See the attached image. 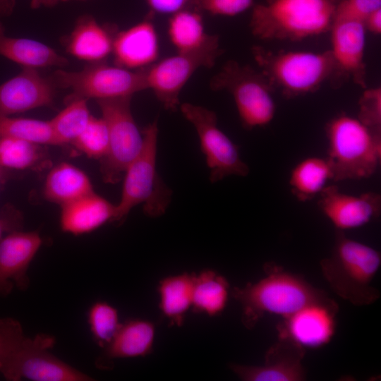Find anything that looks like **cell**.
Returning a JSON list of instances; mask_svg holds the SVG:
<instances>
[{"label": "cell", "mask_w": 381, "mask_h": 381, "mask_svg": "<svg viewBox=\"0 0 381 381\" xmlns=\"http://www.w3.org/2000/svg\"><path fill=\"white\" fill-rule=\"evenodd\" d=\"M265 270L266 277L231 291L241 306V320L248 329L253 328L265 314L286 318L310 303L329 298L299 275L271 264Z\"/></svg>", "instance_id": "6da1fadb"}, {"label": "cell", "mask_w": 381, "mask_h": 381, "mask_svg": "<svg viewBox=\"0 0 381 381\" xmlns=\"http://www.w3.org/2000/svg\"><path fill=\"white\" fill-rule=\"evenodd\" d=\"M381 265L376 249L336 230L329 257L320 261L323 277L339 297L354 306L371 305L380 297L372 282Z\"/></svg>", "instance_id": "7a4b0ae2"}, {"label": "cell", "mask_w": 381, "mask_h": 381, "mask_svg": "<svg viewBox=\"0 0 381 381\" xmlns=\"http://www.w3.org/2000/svg\"><path fill=\"white\" fill-rule=\"evenodd\" d=\"M336 0H267L255 5L250 28L263 40L299 41L329 31Z\"/></svg>", "instance_id": "3957f363"}, {"label": "cell", "mask_w": 381, "mask_h": 381, "mask_svg": "<svg viewBox=\"0 0 381 381\" xmlns=\"http://www.w3.org/2000/svg\"><path fill=\"white\" fill-rule=\"evenodd\" d=\"M328 160L333 181L370 178L381 162V132L344 113L332 119L325 128Z\"/></svg>", "instance_id": "277c9868"}, {"label": "cell", "mask_w": 381, "mask_h": 381, "mask_svg": "<svg viewBox=\"0 0 381 381\" xmlns=\"http://www.w3.org/2000/svg\"><path fill=\"white\" fill-rule=\"evenodd\" d=\"M252 53L272 89H278L288 98L313 92L334 77V62L329 49L274 52L255 46Z\"/></svg>", "instance_id": "5b68a950"}, {"label": "cell", "mask_w": 381, "mask_h": 381, "mask_svg": "<svg viewBox=\"0 0 381 381\" xmlns=\"http://www.w3.org/2000/svg\"><path fill=\"white\" fill-rule=\"evenodd\" d=\"M143 134V148L124 173L121 200L116 205V222H122L138 204L143 205L146 215L159 217L166 212L171 200L172 190L164 183L156 168L157 121L148 124Z\"/></svg>", "instance_id": "8992f818"}, {"label": "cell", "mask_w": 381, "mask_h": 381, "mask_svg": "<svg viewBox=\"0 0 381 381\" xmlns=\"http://www.w3.org/2000/svg\"><path fill=\"white\" fill-rule=\"evenodd\" d=\"M210 87L231 93L246 129L265 126L274 117V90L262 73L250 66L228 61L212 77Z\"/></svg>", "instance_id": "52a82bcc"}, {"label": "cell", "mask_w": 381, "mask_h": 381, "mask_svg": "<svg viewBox=\"0 0 381 381\" xmlns=\"http://www.w3.org/2000/svg\"><path fill=\"white\" fill-rule=\"evenodd\" d=\"M131 99L96 100L109 133L107 152L100 159L102 179L107 183L119 182L143 148V134L132 115Z\"/></svg>", "instance_id": "ba28073f"}, {"label": "cell", "mask_w": 381, "mask_h": 381, "mask_svg": "<svg viewBox=\"0 0 381 381\" xmlns=\"http://www.w3.org/2000/svg\"><path fill=\"white\" fill-rule=\"evenodd\" d=\"M53 78L56 85L71 90L68 99L99 100L132 97L135 92L147 89L143 68L132 71L104 61L90 63L76 71L59 69Z\"/></svg>", "instance_id": "9c48e42d"}, {"label": "cell", "mask_w": 381, "mask_h": 381, "mask_svg": "<svg viewBox=\"0 0 381 381\" xmlns=\"http://www.w3.org/2000/svg\"><path fill=\"white\" fill-rule=\"evenodd\" d=\"M223 53L219 37L212 39L201 48L176 54L143 68L147 89H151L164 107L174 111L179 105V95L184 85L201 67H212Z\"/></svg>", "instance_id": "30bf717a"}, {"label": "cell", "mask_w": 381, "mask_h": 381, "mask_svg": "<svg viewBox=\"0 0 381 381\" xmlns=\"http://www.w3.org/2000/svg\"><path fill=\"white\" fill-rule=\"evenodd\" d=\"M56 343L54 337L38 334L25 337L7 359L0 373L9 381H90L92 377L61 361L49 350Z\"/></svg>", "instance_id": "8fae6325"}, {"label": "cell", "mask_w": 381, "mask_h": 381, "mask_svg": "<svg viewBox=\"0 0 381 381\" xmlns=\"http://www.w3.org/2000/svg\"><path fill=\"white\" fill-rule=\"evenodd\" d=\"M180 109L198 133L212 183L228 176H246L249 174V167L241 159L238 147L218 128L213 111L190 103L181 104Z\"/></svg>", "instance_id": "7c38bea8"}, {"label": "cell", "mask_w": 381, "mask_h": 381, "mask_svg": "<svg viewBox=\"0 0 381 381\" xmlns=\"http://www.w3.org/2000/svg\"><path fill=\"white\" fill-rule=\"evenodd\" d=\"M339 308L329 297L310 303L284 318L279 336L286 337L303 348H318L332 338Z\"/></svg>", "instance_id": "4fadbf2b"}, {"label": "cell", "mask_w": 381, "mask_h": 381, "mask_svg": "<svg viewBox=\"0 0 381 381\" xmlns=\"http://www.w3.org/2000/svg\"><path fill=\"white\" fill-rule=\"evenodd\" d=\"M305 348L286 337H280L266 351L262 365L231 363L230 369L243 381H302L306 370L302 364Z\"/></svg>", "instance_id": "5bb4252c"}, {"label": "cell", "mask_w": 381, "mask_h": 381, "mask_svg": "<svg viewBox=\"0 0 381 381\" xmlns=\"http://www.w3.org/2000/svg\"><path fill=\"white\" fill-rule=\"evenodd\" d=\"M318 205L337 230L344 231L377 219L381 212V195L372 191L349 195L328 185L319 195Z\"/></svg>", "instance_id": "9a60e30c"}, {"label": "cell", "mask_w": 381, "mask_h": 381, "mask_svg": "<svg viewBox=\"0 0 381 381\" xmlns=\"http://www.w3.org/2000/svg\"><path fill=\"white\" fill-rule=\"evenodd\" d=\"M42 244L38 232L20 229L0 239V296H8L15 288H28V270Z\"/></svg>", "instance_id": "2e32d148"}, {"label": "cell", "mask_w": 381, "mask_h": 381, "mask_svg": "<svg viewBox=\"0 0 381 381\" xmlns=\"http://www.w3.org/2000/svg\"><path fill=\"white\" fill-rule=\"evenodd\" d=\"M329 31L332 45L329 50L335 68L333 78L344 77L365 87L364 23L353 20H334Z\"/></svg>", "instance_id": "e0dca14e"}, {"label": "cell", "mask_w": 381, "mask_h": 381, "mask_svg": "<svg viewBox=\"0 0 381 381\" xmlns=\"http://www.w3.org/2000/svg\"><path fill=\"white\" fill-rule=\"evenodd\" d=\"M54 83L33 68H23L18 75L0 85V116H9L52 104Z\"/></svg>", "instance_id": "ac0fdd59"}, {"label": "cell", "mask_w": 381, "mask_h": 381, "mask_svg": "<svg viewBox=\"0 0 381 381\" xmlns=\"http://www.w3.org/2000/svg\"><path fill=\"white\" fill-rule=\"evenodd\" d=\"M152 16L149 13L141 22L115 35L112 50L115 65L138 70L157 61L159 41Z\"/></svg>", "instance_id": "d6986e66"}, {"label": "cell", "mask_w": 381, "mask_h": 381, "mask_svg": "<svg viewBox=\"0 0 381 381\" xmlns=\"http://www.w3.org/2000/svg\"><path fill=\"white\" fill-rule=\"evenodd\" d=\"M116 205L92 192L61 207L60 227L64 232L81 235L114 222Z\"/></svg>", "instance_id": "ffe728a7"}, {"label": "cell", "mask_w": 381, "mask_h": 381, "mask_svg": "<svg viewBox=\"0 0 381 381\" xmlns=\"http://www.w3.org/2000/svg\"><path fill=\"white\" fill-rule=\"evenodd\" d=\"M90 15L80 17L67 39L66 51L78 59L96 63L104 61L112 53L115 35Z\"/></svg>", "instance_id": "44dd1931"}, {"label": "cell", "mask_w": 381, "mask_h": 381, "mask_svg": "<svg viewBox=\"0 0 381 381\" xmlns=\"http://www.w3.org/2000/svg\"><path fill=\"white\" fill-rule=\"evenodd\" d=\"M1 20V19H0ZM0 55L23 68L63 67L68 60L51 47L37 40L6 34L0 20Z\"/></svg>", "instance_id": "7402d4cb"}, {"label": "cell", "mask_w": 381, "mask_h": 381, "mask_svg": "<svg viewBox=\"0 0 381 381\" xmlns=\"http://www.w3.org/2000/svg\"><path fill=\"white\" fill-rule=\"evenodd\" d=\"M92 192L88 176L68 162L58 164L49 171L43 188L46 200L61 207Z\"/></svg>", "instance_id": "603a6c76"}, {"label": "cell", "mask_w": 381, "mask_h": 381, "mask_svg": "<svg viewBox=\"0 0 381 381\" xmlns=\"http://www.w3.org/2000/svg\"><path fill=\"white\" fill-rule=\"evenodd\" d=\"M155 326L147 320L134 319L121 324L110 343L104 348L102 359L145 356L152 349Z\"/></svg>", "instance_id": "cb8c5ba5"}, {"label": "cell", "mask_w": 381, "mask_h": 381, "mask_svg": "<svg viewBox=\"0 0 381 381\" xmlns=\"http://www.w3.org/2000/svg\"><path fill=\"white\" fill-rule=\"evenodd\" d=\"M333 181V172L327 158L307 157L293 167L289 180L292 194L305 202L319 196Z\"/></svg>", "instance_id": "d4e9b609"}, {"label": "cell", "mask_w": 381, "mask_h": 381, "mask_svg": "<svg viewBox=\"0 0 381 381\" xmlns=\"http://www.w3.org/2000/svg\"><path fill=\"white\" fill-rule=\"evenodd\" d=\"M230 291L225 277L207 270L193 274L192 307L197 313L210 316L219 314L226 307Z\"/></svg>", "instance_id": "484cf974"}, {"label": "cell", "mask_w": 381, "mask_h": 381, "mask_svg": "<svg viewBox=\"0 0 381 381\" xmlns=\"http://www.w3.org/2000/svg\"><path fill=\"white\" fill-rule=\"evenodd\" d=\"M168 34L177 52L197 50L205 45L213 35L205 32L200 11L186 9L171 16Z\"/></svg>", "instance_id": "4316f807"}, {"label": "cell", "mask_w": 381, "mask_h": 381, "mask_svg": "<svg viewBox=\"0 0 381 381\" xmlns=\"http://www.w3.org/2000/svg\"><path fill=\"white\" fill-rule=\"evenodd\" d=\"M193 274L183 273L163 279L159 286L160 308L174 324L181 325L192 306Z\"/></svg>", "instance_id": "83f0119b"}, {"label": "cell", "mask_w": 381, "mask_h": 381, "mask_svg": "<svg viewBox=\"0 0 381 381\" xmlns=\"http://www.w3.org/2000/svg\"><path fill=\"white\" fill-rule=\"evenodd\" d=\"M44 145L22 139L0 136V166L4 169L42 168L47 162Z\"/></svg>", "instance_id": "f1b7e54d"}, {"label": "cell", "mask_w": 381, "mask_h": 381, "mask_svg": "<svg viewBox=\"0 0 381 381\" xmlns=\"http://www.w3.org/2000/svg\"><path fill=\"white\" fill-rule=\"evenodd\" d=\"M91 116L86 99H68L66 107L49 120L57 145L71 144L85 129Z\"/></svg>", "instance_id": "f546056e"}, {"label": "cell", "mask_w": 381, "mask_h": 381, "mask_svg": "<svg viewBox=\"0 0 381 381\" xmlns=\"http://www.w3.org/2000/svg\"><path fill=\"white\" fill-rule=\"evenodd\" d=\"M0 136H10L42 145H57L49 121L0 116Z\"/></svg>", "instance_id": "4dcf8cb0"}, {"label": "cell", "mask_w": 381, "mask_h": 381, "mask_svg": "<svg viewBox=\"0 0 381 381\" xmlns=\"http://www.w3.org/2000/svg\"><path fill=\"white\" fill-rule=\"evenodd\" d=\"M87 322L94 341L104 349L121 326L117 310L105 301H97L89 308Z\"/></svg>", "instance_id": "1f68e13d"}, {"label": "cell", "mask_w": 381, "mask_h": 381, "mask_svg": "<svg viewBox=\"0 0 381 381\" xmlns=\"http://www.w3.org/2000/svg\"><path fill=\"white\" fill-rule=\"evenodd\" d=\"M71 145L87 157L101 159L106 155L109 145L108 128L103 118L91 116L85 129Z\"/></svg>", "instance_id": "d6a6232c"}, {"label": "cell", "mask_w": 381, "mask_h": 381, "mask_svg": "<svg viewBox=\"0 0 381 381\" xmlns=\"http://www.w3.org/2000/svg\"><path fill=\"white\" fill-rule=\"evenodd\" d=\"M361 123L373 130L381 132V88L366 89L358 101L356 117Z\"/></svg>", "instance_id": "836d02e7"}, {"label": "cell", "mask_w": 381, "mask_h": 381, "mask_svg": "<svg viewBox=\"0 0 381 381\" xmlns=\"http://www.w3.org/2000/svg\"><path fill=\"white\" fill-rule=\"evenodd\" d=\"M25 337L20 322L13 318H0V369Z\"/></svg>", "instance_id": "e575fe53"}, {"label": "cell", "mask_w": 381, "mask_h": 381, "mask_svg": "<svg viewBox=\"0 0 381 381\" xmlns=\"http://www.w3.org/2000/svg\"><path fill=\"white\" fill-rule=\"evenodd\" d=\"M381 8V0H341L337 2L334 20H353L364 22L371 13Z\"/></svg>", "instance_id": "d590c367"}, {"label": "cell", "mask_w": 381, "mask_h": 381, "mask_svg": "<svg viewBox=\"0 0 381 381\" xmlns=\"http://www.w3.org/2000/svg\"><path fill=\"white\" fill-rule=\"evenodd\" d=\"M253 5V0H197L196 8L212 15L233 16Z\"/></svg>", "instance_id": "8d00e7d4"}, {"label": "cell", "mask_w": 381, "mask_h": 381, "mask_svg": "<svg viewBox=\"0 0 381 381\" xmlns=\"http://www.w3.org/2000/svg\"><path fill=\"white\" fill-rule=\"evenodd\" d=\"M150 13L173 15L179 11L196 8L197 0H146Z\"/></svg>", "instance_id": "74e56055"}, {"label": "cell", "mask_w": 381, "mask_h": 381, "mask_svg": "<svg viewBox=\"0 0 381 381\" xmlns=\"http://www.w3.org/2000/svg\"><path fill=\"white\" fill-rule=\"evenodd\" d=\"M20 218L15 211L8 212L0 215V239L6 234L20 229Z\"/></svg>", "instance_id": "f35d334b"}, {"label": "cell", "mask_w": 381, "mask_h": 381, "mask_svg": "<svg viewBox=\"0 0 381 381\" xmlns=\"http://www.w3.org/2000/svg\"><path fill=\"white\" fill-rule=\"evenodd\" d=\"M363 23L366 31L380 35L381 33V8L375 10L368 16Z\"/></svg>", "instance_id": "ab89813d"}, {"label": "cell", "mask_w": 381, "mask_h": 381, "mask_svg": "<svg viewBox=\"0 0 381 381\" xmlns=\"http://www.w3.org/2000/svg\"><path fill=\"white\" fill-rule=\"evenodd\" d=\"M15 0H0V19L10 16L15 8Z\"/></svg>", "instance_id": "60d3db41"}, {"label": "cell", "mask_w": 381, "mask_h": 381, "mask_svg": "<svg viewBox=\"0 0 381 381\" xmlns=\"http://www.w3.org/2000/svg\"><path fill=\"white\" fill-rule=\"evenodd\" d=\"M62 1V0H32L31 6L33 8H38L41 6L50 7Z\"/></svg>", "instance_id": "b9f144b4"}, {"label": "cell", "mask_w": 381, "mask_h": 381, "mask_svg": "<svg viewBox=\"0 0 381 381\" xmlns=\"http://www.w3.org/2000/svg\"><path fill=\"white\" fill-rule=\"evenodd\" d=\"M5 179V169L0 166V186L4 183Z\"/></svg>", "instance_id": "7bdbcfd3"}, {"label": "cell", "mask_w": 381, "mask_h": 381, "mask_svg": "<svg viewBox=\"0 0 381 381\" xmlns=\"http://www.w3.org/2000/svg\"><path fill=\"white\" fill-rule=\"evenodd\" d=\"M87 1V0H62V1Z\"/></svg>", "instance_id": "ee69618b"}]
</instances>
